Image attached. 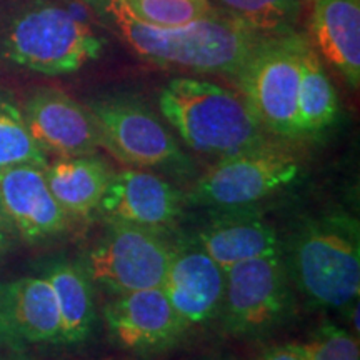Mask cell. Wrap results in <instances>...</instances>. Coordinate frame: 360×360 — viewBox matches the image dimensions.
<instances>
[{
    "mask_svg": "<svg viewBox=\"0 0 360 360\" xmlns=\"http://www.w3.org/2000/svg\"><path fill=\"white\" fill-rule=\"evenodd\" d=\"M84 4L135 56L165 69L233 77L255 49L269 40L217 11L186 25L162 27L139 19L125 0H84Z\"/></svg>",
    "mask_w": 360,
    "mask_h": 360,
    "instance_id": "1",
    "label": "cell"
},
{
    "mask_svg": "<svg viewBox=\"0 0 360 360\" xmlns=\"http://www.w3.org/2000/svg\"><path fill=\"white\" fill-rule=\"evenodd\" d=\"M160 114L193 150L225 157L270 143L238 90L182 75L160 90Z\"/></svg>",
    "mask_w": 360,
    "mask_h": 360,
    "instance_id": "2",
    "label": "cell"
},
{
    "mask_svg": "<svg viewBox=\"0 0 360 360\" xmlns=\"http://www.w3.org/2000/svg\"><path fill=\"white\" fill-rule=\"evenodd\" d=\"M103 39L72 7L47 0L25 4L0 32V52L12 64L44 75H64L102 56Z\"/></svg>",
    "mask_w": 360,
    "mask_h": 360,
    "instance_id": "3",
    "label": "cell"
},
{
    "mask_svg": "<svg viewBox=\"0 0 360 360\" xmlns=\"http://www.w3.org/2000/svg\"><path fill=\"white\" fill-rule=\"evenodd\" d=\"M307 40L300 32L265 40L232 77L262 127L281 139L300 137L297 97L300 56Z\"/></svg>",
    "mask_w": 360,
    "mask_h": 360,
    "instance_id": "4",
    "label": "cell"
},
{
    "mask_svg": "<svg viewBox=\"0 0 360 360\" xmlns=\"http://www.w3.org/2000/svg\"><path fill=\"white\" fill-rule=\"evenodd\" d=\"M294 272L304 294L322 307L344 309L359 299L357 227L344 219L315 222L294 247Z\"/></svg>",
    "mask_w": 360,
    "mask_h": 360,
    "instance_id": "5",
    "label": "cell"
},
{
    "mask_svg": "<svg viewBox=\"0 0 360 360\" xmlns=\"http://www.w3.org/2000/svg\"><path fill=\"white\" fill-rule=\"evenodd\" d=\"M299 170L294 155L270 142L220 157L197 180L192 199L224 209L245 207L289 186Z\"/></svg>",
    "mask_w": 360,
    "mask_h": 360,
    "instance_id": "6",
    "label": "cell"
},
{
    "mask_svg": "<svg viewBox=\"0 0 360 360\" xmlns=\"http://www.w3.org/2000/svg\"><path fill=\"white\" fill-rule=\"evenodd\" d=\"M175 250L154 231L110 224V231L89 252L90 282L114 294L162 287Z\"/></svg>",
    "mask_w": 360,
    "mask_h": 360,
    "instance_id": "7",
    "label": "cell"
},
{
    "mask_svg": "<svg viewBox=\"0 0 360 360\" xmlns=\"http://www.w3.org/2000/svg\"><path fill=\"white\" fill-rule=\"evenodd\" d=\"M87 109L96 120L101 147L129 167H159L182 159L167 125L142 102L105 97L92 101Z\"/></svg>",
    "mask_w": 360,
    "mask_h": 360,
    "instance_id": "8",
    "label": "cell"
},
{
    "mask_svg": "<svg viewBox=\"0 0 360 360\" xmlns=\"http://www.w3.org/2000/svg\"><path fill=\"white\" fill-rule=\"evenodd\" d=\"M287 299L281 254L245 260L225 270L220 312L233 334H259L270 328L285 312Z\"/></svg>",
    "mask_w": 360,
    "mask_h": 360,
    "instance_id": "9",
    "label": "cell"
},
{
    "mask_svg": "<svg viewBox=\"0 0 360 360\" xmlns=\"http://www.w3.org/2000/svg\"><path fill=\"white\" fill-rule=\"evenodd\" d=\"M22 114L45 155L57 159L92 155L101 147L96 120L87 105L67 96L64 90H32L25 98Z\"/></svg>",
    "mask_w": 360,
    "mask_h": 360,
    "instance_id": "10",
    "label": "cell"
},
{
    "mask_svg": "<svg viewBox=\"0 0 360 360\" xmlns=\"http://www.w3.org/2000/svg\"><path fill=\"white\" fill-rule=\"evenodd\" d=\"M179 210L180 197L172 184L143 169L127 167L112 172L97 212L110 224L157 232L169 227Z\"/></svg>",
    "mask_w": 360,
    "mask_h": 360,
    "instance_id": "11",
    "label": "cell"
},
{
    "mask_svg": "<svg viewBox=\"0 0 360 360\" xmlns=\"http://www.w3.org/2000/svg\"><path fill=\"white\" fill-rule=\"evenodd\" d=\"M44 167L22 164L0 169V200L13 229L27 240L56 237L69 225L70 215L53 197Z\"/></svg>",
    "mask_w": 360,
    "mask_h": 360,
    "instance_id": "12",
    "label": "cell"
},
{
    "mask_svg": "<svg viewBox=\"0 0 360 360\" xmlns=\"http://www.w3.org/2000/svg\"><path fill=\"white\" fill-rule=\"evenodd\" d=\"M103 315L112 339L129 350L164 347L184 332L162 287L119 294Z\"/></svg>",
    "mask_w": 360,
    "mask_h": 360,
    "instance_id": "13",
    "label": "cell"
},
{
    "mask_svg": "<svg viewBox=\"0 0 360 360\" xmlns=\"http://www.w3.org/2000/svg\"><path fill=\"white\" fill-rule=\"evenodd\" d=\"M0 339L11 344L60 342V317L45 277L0 282Z\"/></svg>",
    "mask_w": 360,
    "mask_h": 360,
    "instance_id": "14",
    "label": "cell"
},
{
    "mask_svg": "<svg viewBox=\"0 0 360 360\" xmlns=\"http://www.w3.org/2000/svg\"><path fill=\"white\" fill-rule=\"evenodd\" d=\"M162 290L184 330H187L219 314L225 290V270L199 247L175 252Z\"/></svg>",
    "mask_w": 360,
    "mask_h": 360,
    "instance_id": "15",
    "label": "cell"
},
{
    "mask_svg": "<svg viewBox=\"0 0 360 360\" xmlns=\"http://www.w3.org/2000/svg\"><path fill=\"white\" fill-rule=\"evenodd\" d=\"M310 44L352 89L360 84V0H314Z\"/></svg>",
    "mask_w": 360,
    "mask_h": 360,
    "instance_id": "16",
    "label": "cell"
},
{
    "mask_svg": "<svg viewBox=\"0 0 360 360\" xmlns=\"http://www.w3.org/2000/svg\"><path fill=\"white\" fill-rule=\"evenodd\" d=\"M49 187L70 217H90L112 177L110 169L96 154L57 159L44 167Z\"/></svg>",
    "mask_w": 360,
    "mask_h": 360,
    "instance_id": "17",
    "label": "cell"
},
{
    "mask_svg": "<svg viewBox=\"0 0 360 360\" xmlns=\"http://www.w3.org/2000/svg\"><path fill=\"white\" fill-rule=\"evenodd\" d=\"M199 249L229 270L245 260L281 254V242L272 225L260 219L244 217L207 227L199 236Z\"/></svg>",
    "mask_w": 360,
    "mask_h": 360,
    "instance_id": "18",
    "label": "cell"
},
{
    "mask_svg": "<svg viewBox=\"0 0 360 360\" xmlns=\"http://www.w3.org/2000/svg\"><path fill=\"white\" fill-rule=\"evenodd\" d=\"M51 283L60 317V342L77 344L87 339L96 321L92 282L74 264H56L44 276Z\"/></svg>",
    "mask_w": 360,
    "mask_h": 360,
    "instance_id": "19",
    "label": "cell"
},
{
    "mask_svg": "<svg viewBox=\"0 0 360 360\" xmlns=\"http://www.w3.org/2000/svg\"><path fill=\"white\" fill-rule=\"evenodd\" d=\"M339 103L322 58L307 40L300 56V84L297 97V127L300 137L322 132L335 120Z\"/></svg>",
    "mask_w": 360,
    "mask_h": 360,
    "instance_id": "20",
    "label": "cell"
},
{
    "mask_svg": "<svg viewBox=\"0 0 360 360\" xmlns=\"http://www.w3.org/2000/svg\"><path fill=\"white\" fill-rule=\"evenodd\" d=\"M214 11L249 32L264 39H277L299 32L302 0H209Z\"/></svg>",
    "mask_w": 360,
    "mask_h": 360,
    "instance_id": "21",
    "label": "cell"
},
{
    "mask_svg": "<svg viewBox=\"0 0 360 360\" xmlns=\"http://www.w3.org/2000/svg\"><path fill=\"white\" fill-rule=\"evenodd\" d=\"M22 164L47 165V155L34 141L20 107L0 97V169Z\"/></svg>",
    "mask_w": 360,
    "mask_h": 360,
    "instance_id": "22",
    "label": "cell"
},
{
    "mask_svg": "<svg viewBox=\"0 0 360 360\" xmlns=\"http://www.w3.org/2000/svg\"><path fill=\"white\" fill-rule=\"evenodd\" d=\"M139 19L162 27L186 25L214 12L209 0H125Z\"/></svg>",
    "mask_w": 360,
    "mask_h": 360,
    "instance_id": "23",
    "label": "cell"
},
{
    "mask_svg": "<svg viewBox=\"0 0 360 360\" xmlns=\"http://www.w3.org/2000/svg\"><path fill=\"white\" fill-rule=\"evenodd\" d=\"M305 360H360L357 335L337 326H323L302 344Z\"/></svg>",
    "mask_w": 360,
    "mask_h": 360,
    "instance_id": "24",
    "label": "cell"
},
{
    "mask_svg": "<svg viewBox=\"0 0 360 360\" xmlns=\"http://www.w3.org/2000/svg\"><path fill=\"white\" fill-rule=\"evenodd\" d=\"M260 360H305L302 344H282L270 347Z\"/></svg>",
    "mask_w": 360,
    "mask_h": 360,
    "instance_id": "25",
    "label": "cell"
},
{
    "mask_svg": "<svg viewBox=\"0 0 360 360\" xmlns=\"http://www.w3.org/2000/svg\"><path fill=\"white\" fill-rule=\"evenodd\" d=\"M12 231H15V229H13L11 219H8V215L6 212V209H4L2 200H0V244H2V242L6 240L7 236Z\"/></svg>",
    "mask_w": 360,
    "mask_h": 360,
    "instance_id": "26",
    "label": "cell"
},
{
    "mask_svg": "<svg viewBox=\"0 0 360 360\" xmlns=\"http://www.w3.org/2000/svg\"><path fill=\"white\" fill-rule=\"evenodd\" d=\"M302 2H304V4H312L314 0H302Z\"/></svg>",
    "mask_w": 360,
    "mask_h": 360,
    "instance_id": "27",
    "label": "cell"
},
{
    "mask_svg": "<svg viewBox=\"0 0 360 360\" xmlns=\"http://www.w3.org/2000/svg\"><path fill=\"white\" fill-rule=\"evenodd\" d=\"M4 360H12V359H4Z\"/></svg>",
    "mask_w": 360,
    "mask_h": 360,
    "instance_id": "28",
    "label": "cell"
}]
</instances>
